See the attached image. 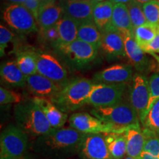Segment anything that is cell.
<instances>
[{"mask_svg":"<svg viewBox=\"0 0 159 159\" xmlns=\"http://www.w3.org/2000/svg\"><path fill=\"white\" fill-rule=\"evenodd\" d=\"M40 1H41V2L42 4H44L47 2H53L55 1V0H40Z\"/></svg>","mask_w":159,"mask_h":159,"instance_id":"45","label":"cell"},{"mask_svg":"<svg viewBox=\"0 0 159 159\" xmlns=\"http://www.w3.org/2000/svg\"><path fill=\"white\" fill-rule=\"evenodd\" d=\"M127 140V156L139 159L144 150L146 138L140 125H134L125 133Z\"/></svg>","mask_w":159,"mask_h":159,"instance_id":"21","label":"cell"},{"mask_svg":"<svg viewBox=\"0 0 159 159\" xmlns=\"http://www.w3.org/2000/svg\"><path fill=\"white\" fill-rule=\"evenodd\" d=\"M26 87L32 94L34 95V97L51 99L61 89V85L39 73L26 77Z\"/></svg>","mask_w":159,"mask_h":159,"instance_id":"17","label":"cell"},{"mask_svg":"<svg viewBox=\"0 0 159 159\" xmlns=\"http://www.w3.org/2000/svg\"><path fill=\"white\" fill-rule=\"evenodd\" d=\"M64 14L63 5L56 3L55 1L42 4L37 19L40 30H47L55 26Z\"/></svg>","mask_w":159,"mask_h":159,"instance_id":"19","label":"cell"},{"mask_svg":"<svg viewBox=\"0 0 159 159\" xmlns=\"http://www.w3.org/2000/svg\"><path fill=\"white\" fill-rule=\"evenodd\" d=\"M37 72L59 85L68 80V72L56 57L46 52H37Z\"/></svg>","mask_w":159,"mask_h":159,"instance_id":"11","label":"cell"},{"mask_svg":"<svg viewBox=\"0 0 159 159\" xmlns=\"http://www.w3.org/2000/svg\"><path fill=\"white\" fill-rule=\"evenodd\" d=\"M142 125L143 128L159 136V99L152 105Z\"/></svg>","mask_w":159,"mask_h":159,"instance_id":"29","label":"cell"},{"mask_svg":"<svg viewBox=\"0 0 159 159\" xmlns=\"http://www.w3.org/2000/svg\"><path fill=\"white\" fill-rule=\"evenodd\" d=\"M2 83L12 88H25L27 86L26 76L19 68L16 61L2 63L0 68Z\"/></svg>","mask_w":159,"mask_h":159,"instance_id":"20","label":"cell"},{"mask_svg":"<svg viewBox=\"0 0 159 159\" xmlns=\"http://www.w3.org/2000/svg\"><path fill=\"white\" fill-rule=\"evenodd\" d=\"M123 159H136V158H132V157H130V156H126Z\"/></svg>","mask_w":159,"mask_h":159,"instance_id":"46","label":"cell"},{"mask_svg":"<svg viewBox=\"0 0 159 159\" xmlns=\"http://www.w3.org/2000/svg\"><path fill=\"white\" fill-rule=\"evenodd\" d=\"M146 138L143 152H148L156 159H159V136L146 129L143 128Z\"/></svg>","mask_w":159,"mask_h":159,"instance_id":"31","label":"cell"},{"mask_svg":"<svg viewBox=\"0 0 159 159\" xmlns=\"http://www.w3.org/2000/svg\"><path fill=\"white\" fill-rule=\"evenodd\" d=\"M30 137L17 125H9L0 135V159H17L27 155Z\"/></svg>","mask_w":159,"mask_h":159,"instance_id":"6","label":"cell"},{"mask_svg":"<svg viewBox=\"0 0 159 159\" xmlns=\"http://www.w3.org/2000/svg\"><path fill=\"white\" fill-rule=\"evenodd\" d=\"M41 38L44 44L52 47L54 49L61 45V40L57 25L47 30H41Z\"/></svg>","mask_w":159,"mask_h":159,"instance_id":"33","label":"cell"},{"mask_svg":"<svg viewBox=\"0 0 159 159\" xmlns=\"http://www.w3.org/2000/svg\"><path fill=\"white\" fill-rule=\"evenodd\" d=\"M148 80L149 86H150V99H149L148 108L145 112L144 118L152 105L159 99V71L151 75L148 78Z\"/></svg>","mask_w":159,"mask_h":159,"instance_id":"34","label":"cell"},{"mask_svg":"<svg viewBox=\"0 0 159 159\" xmlns=\"http://www.w3.org/2000/svg\"><path fill=\"white\" fill-rule=\"evenodd\" d=\"M65 15L74 19L79 25L93 21L94 4L91 0H66L63 4Z\"/></svg>","mask_w":159,"mask_h":159,"instance_id":"16","label":"cell"},{"mask_svg":"<svg viewBox=\"0 0 159 159\" xmlns=\"http://www.w3.org/2000/svg\"><path fill=\"white\" fill-rule=\"evenodd\" d=\"M77 39L99 49L102 39V33L94 22L80 24L78 26Z\"/></svg>","mask_w":159,"mask_h":159,"instance_id":"27","label":"cell"},{"mask_svg":"<svg viewBox=\"0 0 159 159\" xmlns=\"http://www.w3.org/2000/svg\"><path fill=\"white\" fill-rule=\"evenodd\" d=\"M33 99L42 110L52 128L57 129L64 126L69 118L68 114L61 111L50 99L47 97H34Z\"/></svg>","mask_w":159,"mask_h":159,"instance_id":"18","label":"cell"},{"mask_svg":"<svg viewBox=\"0 0 159 159\" xmlns=\"http://www.w3.org/2000/svg\"><path fill=\"white\" fill-rule=\"evenodd\" d=\"M61 44H68L77 39L79 24L74 19L65 15L57 24Z\"/></svg>","mask_w":159,"mask_h":159,"instance_id":"24","label":"cell"},{"mask_svg":"<svg viewBox=\"0 0 159 159\" xmlns=\"http://www.w3.org/2000/svg\"><path fill=\"white\" fill-rule=\"evenodd\" d=\"M54 50L72 69H83L97 57L99 49L80 39L68 44H61Z\"/></svg>","mask_w":159,"mask_h":159,"instance_id":"5","label":"cell"},{"mask_svg":"<svg viewBox=\"0 0 159 159\" xmlns=\"http://www.w3.org/2000/svg\"><path fill=\"white\" fill-rule=\"evenodd\" d=\"M2 18L7 25L21 34L38 31L37 21L23 5L11 4L3 12Z\"/></svg>","mask_w":159,"mask_h":159,"instance_id":"9","label":"cell"},{"mask_svg":"<svg viewBox=\"0 0 159 159\" xmlns=\"http://www.w3.org/2000/svg\"><path fill=\"white\" fill-rule=\"evenodd\" d=\"M91 1L94 4H96L99 2H104V1H107V0H91Z\"/></svg>","mask_w":159,"mask_h":159,"instance_id":"44","label":"cell"},{"mask_svg":"<svg viewBox=\"0 0 159 159\" xmlns=\"http://www.w3.org/2000/svg\"><path fill=\"white\" fill-rule=\"evenodd\" d=\"M84 136L71 127H63L34 139L31 147L43 159H69L78 155Z\"/></svg>","mask_w":159,"mask_h":159,"instance_id":"1","label":"cell"},{"mask_svg":"<svg viewBox=\"0 0 159 159\" xmlns=\"http://www.w3.org/2000/svg\"><path fill=\"white\" fill-rule=\"evenodd\" d=\"M105 142L114 159H123L127 156V140L123 134H105Z\"/></svg>","mask_w":159,"mask_h":159,"instance_id":"25","label":"cell"},{"mask_svg":"<svg viewBox=\"0 0 159 159\" xmlns=\"http://www.w3.org/2000/svg\"><path fill=\"white\" fill-rule=\"evenodd\" d=\"M78 156L81 159H114L110 154L104 134H85Z\"/></svg>","mask_w":159,"mask_h":159,"instance_id":"12","label":"cell"},{"mask_svg":"<svg viewBox=\"0 0 159 159\" xmlns=\"http://www.w3.org/2000/svg\"><path fill=\"white\" fill-rule=\"evenodd\" d=\"M158 32V26L146 23L134 30V38L142 49L154 39Z\"/></svg>","mask_w":159,"mask_h":159,"instance_id":"28","label":"cell"},{"mask_svg":"<svg viewBox=\"0 0 159 159\" xmlns=\"http://www.w3.org/2000/svg\"><path fill=\"white\" fill-rule=\"evenodd\" d=\"M130 83L129 102L136 111L140 119V123L142 124L150 99L149 80L144 75L136 73L134 75Z\"/></svg>","mask_w":159,"mask_h":159,"instance_id":"10","label":"cell"},{"mask_svg":"<svg viewBox=\"0 0 159 159\" xmlns=\"http://www.w3.org/2000/svg\"><path fill=\"white\" fill-rule=\"evenodd\" d=\"M114 5H118V4H124V5H128V3H130V2H132L133 0H109Z\"/></svg>","mask_w":159,"mask_h":159,"instance_id":"39","label":"cell"},{"mask_svg":"<svg viewBox=\"0 0 159 159\" xmlns=\"http://www.w3.org/2000/svg\"><path fill=\"white\" fill-rule=\"evenodd\" d=\"M135 1H136L137 2L140 3L141 5H144V4L149 2L152 1V0H135Z\"/></svg>","mask_w":159,"mask_h":159,"instance_id":"43","label":"cell"},{"mask_svg":"<svg viewBox=\"0 0 159 159\" xmlns=\"http://www.w3.org/2000/svg\"><path fill=\"white\" fill-rule=\"evenodd\" d=\"M101 33L100 49L107 57L113 59L126 57L124 37L120 32L111 25Z\"/></svg>","mask_w":159,"mask_h":159,"instance_id":"14","label":"cell"},{"mask_svg":"<svg viewBox=\"0 0 159 159\" xmlns=\"http://www.w3.org/2000/svg\"><path fill=\"white\" fill-rule=\"evenodd\" d=\"M91 114L107 124L123 129L140 125L139 115L129 101L122 100L118 104L105 108H94L91 110Z\"/></svg>","mask_w":159,"mask_h":159,"instance_id":"4","label":"cell"},{"mask_svg":"<svg viewBox=\"0 0 159 159\" xmlns=\"http://www.w3.org/2000/svg\"><path fill=\"white\" fill-rule=\"evenodd\" d=\"M143 51L146 53L152 55L155 57H156L155 53H159V31L154 39L143 49Z\"/></svg>","mask_w":159,"mask_h":159,"instance_id":"38","label":"cell"},{"mask_svg":"<svg viewBox=\"0 0 159 159\" xmlns=\"http://www.w3.org/2000/svg\"><path fill=\"white\" fill-rule=\"evenodd\" d=\"M13 114L16 125L28 135L30 138L35 139L44 136L53 129L42 110L33 98L16 105Z\"/></svg>","mask_w":159,"mask_h":159,"instance_id":"3","label":"cell"},{"mask_svg":"<svg viewBox=\"0 0 159 159\" xmlns=\"http://www.w3.org/2000/svg\"><path fill=\"white\" fill-rule=\"evenodd\" d=\"M42 3L41 2L40 0H27L23 5L27 8L28 11L32 13V15L34 16L36 20L38 19V16H39V12Z\"/></svg>","mask_w":159,"mask_h":159,"instance_id":"37","label":"cell"},{"mask_svg":"<svg viewBox=\"0 0 159 159\" xmlns=\"http://www.w3.org/2000/svg\"><path fill=\"white\" fill-rule=\"evenodd\" d=\"M111 25L122 35H134V28L131 22L127 5H114Z\"/></svg>","mask_w":159,"mask_h":159,"instance_id":"22","label":"cell"},{"mask_svg":"<svg viewBox=\"0 0 159 159\" xmlns=\"http://www.w3.org/2000/svg\"><path fill=\"white\" fill-rule=\"evenodd\" d=\"M69 127L84 134H123L128 130L107 124L91 114L85 112L71 114L69 118Z\"/></svg>","mask_w":159,"mask_h":159,"instance_id":"8","label":"cell"},{"mask_svg":"<svg viewBox=\"0 0 159 159\" xmlns=\"http://www.w3.org/2000/svg\"><path fill=\"white\" fill-rule=\"evenodd\" d=\"M17 159H35V158L33 156H31V155L27 154V155H26V156H25L24 157H21V158H17Z\"/></svg>","mask_w":159,"mask_h":159,"instance_id":"42","label":"cell"},{"mask_svg":"<svg viewBox=\"0 0 159 159\" xmlns=\"http://www.w3.org/2000/svg\"><path fill=\"white\" fill-rule=\"evenodd\" d=\"M114 6L109 0L94 4L93 21L101 32L111 25Z\"/></svg>","mask_w":159,"mask_h":159,"instance_id":"23","label":"cell"},{"mask_svg":"<svg viewBox=\"0 0 159 159\" xmlns=\"http://www.w3.org/2000/svg\"><path fill=\"white\" fill-rule=\"evenodd\" d=\"M11 4H17V5H23L27 0H7Z\"/></svg>","mask_w":159,"mask_h":159,"instance_id":"41","label":"cell"},{"mask_svg":"<svg viewBox=\"0 0 159 159\" xmlns=\"http://www.w3.org/2000/svg\"><path fill=\"white\" fill-rule=\"evenodd\" d=\"M126 57L130 64L141 74L150 72L154 68V61L147 55L136 43L134 35H123Z\"/></svg>","mask_w":159,"mask_h":159,"instance_id":"13","label":"cell"},{"mask_svg":"<svg viewBox=\"0 0 159 159\" xmlns=\"http://www.w3.org/2000/svg\"><path fill=\"white\" fill-rule=\"evenodd\" d=\"M133 66L129 64H116L98 71L93 77L95 83H128L134 77Z\"/></svg>","mask_w":159,"mask_h":159,"instance_id":"15","label":"cell"},{"mask_svg":"<svg viewBox=\"0 0 159 159\" xmlns=\"http://www.w3.org/2000/svg\"><path fill=\"white\" fill-rule=\"evenodd\" d=\"M19 68L26 77L37 72V52L30 49L19 51L16 60Z\"/></svg>","mask_w":159,"mask_h":159,"instance_id":"26","label":"cell"},{"mask_svg":"<svg viewBox=\"0 0 159 159\" xmlns=\"http://www.w3.org/2000/svg\"><path fill=\"white\" fill-rule=\"evenodd\" d=\"M139 159H156L153 156H151L150 154L148 153V152H142V153L141 154L140 157H139Z\"/></svg>","mask_w":159,"mask_h":159,"instance_id":"40","label":"cell"},{"mask_svg":"<svg viewBox=\"0 0 159 159\" xmlns=\"http://www.w3.org/2000/svg\"><path fill=\"white\" fill-rule=\"evenodd\" d=\"M22 102V98L19 94L9 90L2 86L0 88V104L1 105L8 104H19Z\"/></svg>","mask_w":159,"mask_h":159,"instance_id":"35","label":"cell"},{"mask_svg":"<svg viewBox=\"0 0 159 159\" xmlns=\"http://www.w3.org/2000/svg\"><path fill=\"white\" fill-rule=\"evenodd\" d=\"M127 6H128L131 22H132L134 30L136 27L148 23L144 11H143L142 5L137 2L135 0H133L132 2L128 3Z\"/></svg>","mask_w":159,"mask_h":159,"instance_id":"30","label":"cell"},{"mask_svg":"<svg viewBox=\"0 0 159 159\" xmlns=\"http://www.w3.org/2000/svg\"><path fill=\"white\" fill-rule=\"evenodd\" d=\"M148 23L159 26V0H152L142 5Z\"/></svg>","mask_w":159,"mask_h":159,"instance_id":"32","label":"cell"},{"mask_svg":"<svg viewBox=\"0 0 159 159\" xmlns=\"http://www.w3.org/2000/svg\"><path fill=\"white\" fill-rule=\"evenodd\" d=\"M127 83H95L88 99V105L105 108L121 102L127 90Z\"/></svg>","mask_w":159,"mask_h":159,"instance_id":"7","label":"cell"},{"mask_svg":"<svg viewBox=\"0 0 159 159\" xmlns=\"http://www.w3.org/2000/svg\"><path fill=\"white\" fill-rule=\"evenodd\" d=\"M94 83L85 77L68 80L61 85L58 92L50 99L63 112H73L88 104V99Z\"/></svg>","mask_w":159,"mask_h":159,"instance_id":"2","label":"cell"},{"mask_svg":"<svg viewBox=\"0 0 159 159\" xmlns=\"http://www.w3.org/2000/svg\"><path fill=\"white\" fill-rule=\"evenodd\" d=\"M13 33L10 30L2 25H0V52L2 57L5 55L6 48L13 41Z\"/></svg>","mask_w":159,"mask_h":159,"instance_id":"36","label":"cell"}]
</instances>
